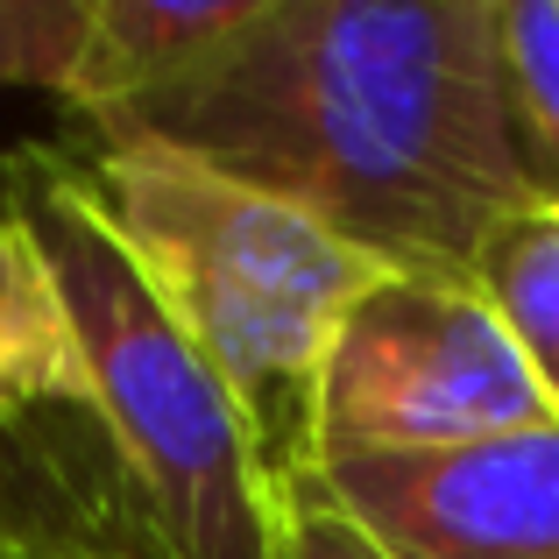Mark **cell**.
<instances>
[{"instance_id":"1","label":"cell","mask_w":559,"mask_h":559,"mask_svg":"<svg viewBox=\"0 0 559 559\" xmlns=\"http://www.w3.org/2000/svg\"><path fill=\"white\" fill-rule=\"evenodd\" d=\"M93 135L191 156L418 276H475L481 241L532 205L496 0H262Z\"/></svg>"},{"instance_id":"3","label":"cell","mask_w":559,"mask_h":559,"mask_svg":"<svg viewBox=\"0 0 559 559\" xmlns=\"http://www.w3.org/2000/svg\"><path fill=\"white\" fill-rule=\"evenodd\" d=\"M22 213L36 227L50 276L71 305L79 355L93 376V418L114 439L128 481L142 489L156 532L178 559H270L276 532V481L248 432L241 404L213 361L185 341L142 270L121 255L99 213L64 178L57 150L0 156Z\"/></svg>"},{"instance_id":"9","label":"cell","mask_w":559,"mask_h":559,"mask_svg":"<svg viewBox=\"0 0 559 559\" xmlns=\"http://www.w3.org/2000/svg\"><path fill=\"white\" fill-rule=\"evenodd\" d=\"M475 290L496 305L559 418V205H524L481 241Z\"/></svg>"},{"instance_id":"8","label":"cell","mask_w":559,"mask_h":559,"mask_svg":"<svg viewBox=\"0 0 559 559\" xmlns=\"http://www.w3.org/2000/svg\"><path fill=\"white\" fill-rule=\"evenodd\" d=\"M43 411H93V376L50 255L22 213V191L0 170V425Z\"/></svg>"},{"instance_id":"5","label":"cell","mask_w":559,"mask_h":559,"mask_svg":"<svg viewBox=\"0 0 559 559\" xmlns=\"http://www.w3.org/2000/svg\"><path fill=\"white\" fill-rule=\"evenodd\" d=\"M312 475L390 559H559V418Z\"/></svg>"},{"instance_id":"12","label":"cell","mask_w":559,"mask_h":559,"mask_svg":"<svg viewBox=\"0 0 559 559\" xmlns=\"http://www.w3.org/2000/svg\"><path fill=\"white\" fill-rule=\"evenodd\" d=\"M270 559H390L333 503V489L305 467L276 489V532H270Z\"/></svg>"},{"instance_id":"7","label":"cell","mask_w":559,"mask_h":559,"mask_svg":"<svg viewBox=\"0 0 559 559\" xmlns=\"http://www.w3.org/2000/svg\"><path fill=\"white\" fill-rule=\"evenodd\" d=\"M255 8L262 0H93L64 107L85 121H114L121 107L199 71L219 43L241 36Z\"/></svg>"},{"instance_id":"2","label":"cell","mask_w":559,"mask_h":559,"mask_svg":"<svg viewBox=\"0 0 559 559\" xmlns=\"http://www.w3.org/2000/svg\"><path fill=\"white\" fill-rule=\"evenodd\" d=\"M57 156L99 227L185 326V341L227 382L270 481L284 489L305 475L333 333L382 276V262L298 205L150 142L93 135V150Z\"/></svg>"},{"instance_id":"10","label":"cell","mask_w":559,"mask_h":559,"mask_svg":"<svg viewBox=\"0 0 559 559\" xmlns=\"http://www.w3.org/2000/svg\"><path fill=\"white\" fill-rule=\"evenodd\" d=\"M503 79L532 205H559V0H503Z\"/></svg>"},{"instance_id":"11","label":"cell","mask_w":559,"mask_h":559,"mask_svg":"<svg viewBox=\"0 0 559 559\" xmlns=\"http://www.w3.org/2000/svg\"><path fill=\"white\" fill-rule=\"evenodd\" d=\"M93 0H0V85H43L64 99L79 79Z\"/></svg>"},{"instance_id":"4","label":"cell","mask_w":559,"mask_h":559,"mask_svg":"<svg viewBox=\"0 0 559 559\" xmlns=\"http://www.w3.org/2000/svg\"><path fill=\"white\" fill-rule=\"evenodd\" d=\"M538 418H552V404L475 276L382 270L333 333L312 467L439 453Z\"/></svg>"},{"instance_id":"6","label":"cell","mask_w":559,"mask_h":559,"mask_svg":"<svg viewBox=\"0 0 559 559\" xmlns=\"http://www.w3.org/2000/svg\"><path fill=\"white\" fill-rule=\"evenodd\" d=\"M0 559H178L93 411L0 425Z\"/></svg>"}]
</instances>
